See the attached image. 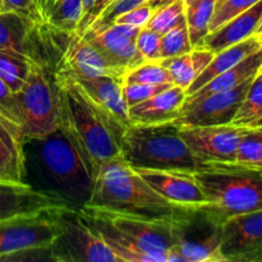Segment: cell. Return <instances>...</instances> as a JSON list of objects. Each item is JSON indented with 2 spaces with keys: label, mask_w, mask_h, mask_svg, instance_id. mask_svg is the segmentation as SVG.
Returning a JSON list of instances; mask_svg holds the SVG:
<instances>
[{
  "label": "cell",
  "mask_w": 262,
  "mask_h": 262,
  "mask_svg": "<svg viewBox=\"0 0 262 262\" xmlns=\"http://www.w3.org/2000/svg\"><path fill=\"white\" fill-rule=\"evenodd\" d=\"M83 206L155 219H171L187 209L171 204L154 191L122 156L97 169L92 192Z\"/></svg>",
  "instance_id": "obj_1"
},
{
  "label": "cell",
  "mask_w": 262,
  "mask_h": 262,
  "mask_svg": "<svg viewBox=\"0 0 262 262\" xmlns=\"http://www.w3.org/2000/svg\"><path fill=\"white\" fill-rule=\"evenodd\" d=\"M55 77L60 90V128L96 173L104 163L122 156L119 137L73 79Z\"/></svg>",
  "instance_id": "obj_2"
},
{
  "label": "cell",
  "mask_w": 262,
  "mask_h": 262,
  "mask_svg": "<svg viewBox=\"0 0 262 262\" xmlns=\"http://www.w3.org/2000/svg\"><path fill=\"white\" fill-rule=\"evenodd\" d=\"M176 120L155 124L132 123L120 136L122 158L133 168L194 173L205 165L192 154Z\"/></svg>",
  "instance_id": "obj_3"
},
{
  "label": "cell",
  "mask_w": 262,
  "mask_h": 262,
  "mask_svg": "<svg viewBox=\"0 0 262 262\" xmlns=\"http://www.w3.org/2000/svg\"><path fill=\"white\" fill-rule=\"evenodd\" d=\"M193 174L207 205L224 223L262 209V169L238 163H207Z\"/></svg>",
  "instance_id": "obj_4"
},
{
  "label": "cell",
  "mask_w": 262,
  "mask_h": 262,
  "mask_svg": "<svg viewBox=\"0 0 262 262\" xmlns=\"http://www.w3.org/2000/svg\"><path fill=\"white\" fill-rule=\"evenodd\" d=\"M40 164L58 187V194L83 206L90 199L95 181L91 165L73 141L60 127L46 137L38 138Z\"/></svg>",
  "instance_id": "obj_5"
},
{
  "label": "cell",
  "mask_w": 262,
  "mask_h": 262,
  "mask_svg": "<svg viewBox=\"0 0 262 262\" xmlns=\"http://www.w3.org/2000/svg\"><path fill=\"white\" fill-rule=\"evenodd\" d=\"M223 224L209 205L187 207L171 217L173 247L168 262H224Z\"/></svg>",
  "instance_id": "obj_6"
},
{
  "label": "cell",
  "mask_w": 262,
  "mask_h": 262,
  "mask_svg": "<svg viewBox=\"0 0 262 262\" xmlns=\"http://www.w3.org/2000/svg\"><path fill=\"white\" fill-rule=\"evenodd\" d=\"M25 140L46 137L60 127V90L55 72L33 61L25 86L14 94Z\"/></svg>",
  "instance_id": "obj_7"
},
{
  "label": "cell",
  "mask_w": 262,
  "mask_h": 262,
  "mask_svg": "<svg viewBox=\"0 0 262 262\" xmlns=\"http://www.w3.org/2000/svg\"><path fill=\"white\" fill-rule=\"evenodd\" d=\"M56 224V237L50 246L54 262H119L99 234L82 217L73 205L51 211Z\"/></svg>",
  "instance_id": "obj_8"
},
{
  "label": "cell",
  "mask_w": 262,
  "mask_h": 262,
  "mask_svg": "<svg viewBox=\"0 0 262 262\" xmlns=\"http://www.w3.org/2000/svg\"><path fill=\"white\" fill-rule=\"evenodd\" d=\"M53 210L0 222V261L50 260L56 237Z\"/></svg>",
  "instance_id": "obj_9"
},
{
  "label": "cell",
  "mask_w": 262,
  "mask_h": 262,
  "mask_svg": "<svg viewBox=\"0 0 262 262\" xmlns=\"http://www.w3.org/2000/svg\"><path fill=\"white\" fill-rule=\"evenodd\" d=\"M246 130L247 127L234 124L179 128V133L189 150L204 164L235 163L238 146Z\"/></svg>",
  "instance_id": "obj_10"
},
{
  "label": "cell",
  "mask_w": 262,
  "mask_h": 262,
  "mask_svg": "<svg viewBox=\"0 0 262 262\" xmlns=\"http://www.w3.org/2000/svg\"><path fill=\"white\" fill-rule=\"evenodd\" d=\"M253 78L232 90L215 92L200 99L186 100L176 122L181 127L232 124Z\"/></svg>",
  "instance_id": "obj_11"
},
{
  "label": "cell",
  "mask_w": 262,
  "mask_h": 262,
  "mask_svg": "<svg viewBox=\"0 0 262 262\" xmlns=\"http://www.w3.org/2000/svg\"><path fill=\"white\" fill-rule=\"evenodd\" d=\"M101 212L155 262H168L173 247L171 219H155L124 212Z\"/></svg>",
  "instance_id": "obj_12"
},
{
  "label": "cell",
  "mask_w": 262,
  "mask_h": 262,
  "mask_svg": "<svg viewBox=\"0 0 262 262\" xmlns=\"http://www.w3.org/2000/svg\"><path fill=\"white\" fill-rule=\"evenodd\" d=\"M140 30L120 23L92 26L83 37L125 76L127 72L145 61L136 48V36Z\"/></svg>",
  "instance_id": "obj_13"
},
{
  "label": "cell",
  "mask_w": 262,
  "mask_h": 262,
  "mask_svg": "<svg viewBox=\"0 0 262 262\" xmlns=\"http://www.w3.org/2000/svg\"><path fill=\"white\" fill-rule=\"evenodd\" d=\"M220 252L224 262H262V209L225 220Z\"/></svg>",
  "instance_id": "obj_14"
},
{
  "label": "cell",
  "mask_w": 262,
  "mask_h": 262,
  "mask_svg": "<svg viewBox=\"0 0 262 262\" xmlns=\"http://www.w3.org/2000/svg\"><path fill=\"white\" fill-rule=\"evenodd\" d=\"M69 78L78 84L87 99L106 118L120 140L123 132L132 124L129 110L123 96V77L101 76L94 78Z\"/></svg>",
  "instance_id": "obj_15"
},
{
  "label": "cell",
  "mask_w": 262,
  "mask_h": 262,
  "mask_svg": "<svg viewBox=\"0 0 262 262\" xmlns=\"http://www.w3.org/2000/svg\"><path fill=\"white\" fill-rule=\"evenodd\" d=\"M133 168V166H132ZM154 191L171 204L184 207L206 206L207 199L191 171L135 168Z\"/></svg>",
  "instance_id": "obj_16"
},
{
  "label": "cell",
  "mask_w": 262,
  "mask_h": 262,
  "mask_svg": "<svg viewBox=\"0 0 262 262\" xmlns=\"http://www.w3.org/2000/svg\"><path fill=\"white\" fill-rule=\"evenodd\" d=\"M55 73L79 78H94L101 76L123 77L97 49H95L83 36L69 33V42L58 63Z\"/></svg>",
  "instance_id": "obj_17"
},
{
  "label": "cell",
  "mask_w": 262,
  "mask_h": 262,
  "mask_svg": "<svg viewBox=\"0 0 262 262\" xmlns=\"http://www.w3.org/2000/svg\"><path fill=\"white\" fill-rule=\"evenodd\" d=\"M69 204L53 192L32 188L28 183L0 182V222L22 215L38 214Z\"/></svg>",
  "instance_id": "obj_18"
},
{
  "label": "cell",
  "mask_w": 262,
  "mask_h": 262,
  "mask_svg": "<svg viewBox=\"0 0 262 262\" xmlns=\"http://www.w3.org/2000/svg\"><path fill=\"white\" fill-rule=\"evenodd\" d=\"M82 217L101 237L105 245L119 258V262H155L150 255L141 250L124 232L115 227L101 211L90 207H79Z\"/></svg>",
  "instance_id": "obj_19"
},
{
  "label": "cell",
  "mask_w": 262,
  "mask_h": 262,
  "mask_svg": "<svg viewBox=\"0 0 262 262\" xmlns=\"http://www.w3.org/2000/svg\"><path fill=\"white\" fill-rule=\"evenodd\" d=\"M82 15V0H32L31 20L36 28L73 33Z\"/></svg>",
  "instance_id": "obj_20"
},
{
  "label": "cell",
  "mask_w": 262,
  "mask_h": 262,
  "mask_svg": "<svg viewBox=\"0 0 262 262\" xmlns=\"http://www.w3.org/2000/svg\"><path fill=\"white\" fill-rule=\"evenodd\" d=\"M186 99V90L171 84L146 101L129 107L130 122L136 124H155L178 119Z\"/></svg>",
  "instance_id": "obj_21"
},
{
  "label": "cell",
  "mask_w": 262,
  "mask_h": 262,
  "mask_svg": "<svg viewBox=\"0 0 262 262\" xmlns=\"http://www.w3.org/2000/svg\"><path fill=\"white\" fill-rule=\"evenodd\" d=\"M262 18V0L256 3L250 9L225 22L216 30L211 31L202 40L199 48L207 49L212 53L223 50L225 48L235 45L241 41L247 40L257 32L258 25Z\"/></svg>",
  "instance_id": "obj_22"
},
{
  "label": "cell",
  "mask_w": 262,
  "mask_h": 262,
  "mask_svg": "<svg viewBox=\"0 0 262 262\" xmlns=\"http://www.w3.org/2000/svg\"><path fill=\"white\" fill-rule=\"evenodd\" d=\"M35 25L27 15L12 9L0 10V49L33 56Z\"/></svg>",
  "instance_id": "obj_23"
},
{
  "label": "cell",
  "mask_w": 262,
  "mask_h": 262,
  "mask_svg": "<svg viewBox=\"0 0 262 262\" xmlns=\"http://www.w3.org/2000/svg\"><path fill=\"white\" fill-rule=\"evenodd\" d=\"M261 48L262 42L260 41V38L255 35L248 37L247 40L241 41V42L235 43V45H232L229 48H225L223 50L215 53L214 58L210 61L209 66L204 69V72L188 87V90L186 91L187 96H191L192 94L199 91L202 86H205L212 78L222 74L223 72L230 69L232 67L237 66L239 61H242L243 59L247 58L251 54L260 50Z\"/></svg>",
  "instance_id": "obj_24"
},
{
  "label": "cell",
  "mask_w": 262,
  "mask_h": 262,
  "mask_svg": "<svg viewBox=\"0 0 262 262\" xmlns=\"http://www.w3.org/2000/svg\"><path fill=\"white\" fill-rule=\"evenodd\" d=\"M23 142V138L0 120V182L26 183L23 181L26 170Z\"/></svg>",
  "instance_id": "obj_25"
},
{
  "label": "cell",
  "mask_w": 262,
  "mask_h": 262,
  "mask_svg": "<svg viewBox=\"0 0 262 262\" xmlns=\"http://www.w3.org/2000/svg\"><path fill=\"white\" fill-rule=\"evenodd\" d=\"M262 67V48L256 53L251 54L247 58L243 59L237 66L232 67L228 71L223 72L222 74L212 78L211 81L207 82L205 86H202L199 91L192 94L191 96H187L186 100L200 99V97L207 96V95L215 94V92L227 91L234 87L239 86L247 79L253 78L256 74L260 72Z\"/></svg>",
  "instance_id": "obj_26"
},
{
  "label": "cell",
  "mask_w": 262,
  "mask_h": 262,
  "mask_svg": "<svg viewBox=\"0 0 262 262\" xmlns=\"http://www.w3.org/2000/svg\"><path fill=\"white\" fill-rule=\"evenodd\" d=\"M212 58H214L212 51L204 48H194L193 50L183 55L161 59L160 61L170 74L173 84L187 91L194 79L209 66Z\"/></svg>",
  "instance_id": "obj_27"
},
{
  "label": "cell",
  "mask_w": 262,
  "mask_h": 262,
  "mask_svg": "<svg viewBox=\"0 0 262 262\" xmlns=\"http://www.w3.org/2000/svg\"><path fill=\"white\" fill-rule=\"evenodd\" d=\"M35 59L22 53L0 49V78L17 94L25 86Z\"/></svg>",
  "instance_id": "obj_28"
},
{
  "label": "cell",
  "mask_w": 262,
  "mask_h": 262,
  "mask_svg": "<svg viewBox=\"0 0 262 262\" xmlns=\"http://www.w3.org/2000/svg\"><path fill=\"white\" fill-rule=\"evenodd\" d=\"M215 0H196L192 4L186 5V22L188 28L189 40L192 46L199 48L205 37L210 32V23L214 15Z\"/></svg>",
  "instance_id": "obj_29"
},
{
  "label": "cell",
  "mask_w": 262,
  "mask_h": 262,
  "mask_svg": "<svg viewBox=\"0 0 262 262\" xmlns=\"http://www.w3.org/2000/svg\"><path fill=\"white\" fill-rule=\"evenodd\" d=\"M262 118V74L257 73L243 99L232 124L247 127L250 123Z\"/></svg>",
  "instance_id": "obj_30"
},
{
  "label": "cell",
  "mask_w": 262,
  "mask_h": 262,
  "mask_svg": "<svg viewBox=\"0 0 262 262\" xmlns=\"http://www.w3.org/2000/svg\"><path fill=\"white\" fill-rule=\"evenodd\" d=\"M192 50H193V46L189 40L186 15H183L174 27H171L164 35H161L160 60L183 55V54L189 53Z\"/></svg>",
  "instance_id": "obj_31"
},
{
  "label": "cell",
  "mask_w": 262,
  "mask_h": 262,
  "mask_svg": "<svg viewBox=\"0 0 262 262\" xmlns=\"http://www.w3.org/2000/svg\"><path fill=\"white\" fill-rule=\"evenodd\" d=\"M235 163L262 169V130L247 127L238 146Z\"/></svg>",
  "instance_id": "obj_32"
},
{
  "label": "cell",
  "mask_w": 262,
  "mask_h": 262,
  "mask_svg": "<svg viewBox=\"0 0 262 262\" xmlns=\"http://www.w3.org/2000/svg\"><path fill=\"white\" fill-rule=\"evenodd\" d=\"M125 83L168 84L173 83L169 72L160 60L143 61L142 64L127 72L123 78Z\"/></svg>",
  "instance_id": "obj_33"
},
{
  "label": "cell",
  "mask_w": 262,
  "mask_h": 262,
  "mask_svg": "<svg viewBox=\"0 0 262 262\" xmlns=\"http://www.w3.org/2000/svg\"><path fill=\"white\" fill-rule=\"evenodd\" d=\"M184 12H186L184 0H177L171 4L152 10V14H151L146 27L160 33V35H164L166 31H169L178 23V20L184 15Z\"/></svg>",
  "instance_id": "obj_34"
},
{
  "label": "cell",
  "mask_w": 262,
  "mask_h": 262,
  "mask_svg": "<svg viewBox=\"0 0 262 262\" xmlns=\"http://www.w3.org/2000/svg\"><path fill=\"white\" fill-rule=\"evenodd\" d=\"M0 120L8 125L14 133L25 140L22 132V122H20L19 110L15 102L14 94L9 87L0 78Z\"/></svg>",
  "instance_id": "obj_35"
},
{
  "label": "cell",
  "mask_w": 262,
  "mask_h": 262,
  "mask_svg": "<svg viewBox=\"0 0 262 262\" xmlns=\"http://www.w3.org/2000/svg\"><path fill=\"white\" fill-rule=\"evenodd\" d=\"M260 0H224L222 4H219L215 8L214 15L211 18V23H210V32L219 28L220 26H223L225 22L234 18L235 15L250 9L251 7H253Z\"/></svg>",
  "instance_id": "obj_36"
},
{
  "label": "cell",
  "mask_w": 262,
  "mask_h": 262,
  "mask_svg": "<svg viewBox=\"0 0 262 262\" xmlns=\"http://www.w3.org/2000/svg\"><path fill=\"white\" fill-rule=\"evenodd\" d=\"M173 83L168 84H148V83H125L123 81V96L128 109L135 105L146 101L150 97L155 96L159 92L164 91Z\"/></svg>",
  "instance_id": "obj_37"
},
{
  "label": "cell",
  "mask_w": 262,
  "mask_h": 262,
  "mask_svg": "<svg viewBox=\"0 0 262 262\" xmlns=\"http://www.w3.org/2000/svg\"><path fill=\"white\" fill-rule=\"evenodd\" d=\"M136 48L145 61L160 60L161 35L147 27L141 28L136 36Z\"/></svg>",
  "instance_id": "obj_38"
},
{
  "label": "cell",
  "mask_w": 262,
  "mask_h": 262,
  "mask_svg": "<svg viewBox=\"0 0 262 262\" xmlns=\"http://www.w3.org/2000/svg\"><path fill=\"white\" fill-rule=\"evenodd\" d=\"M147 2L148 0H114V2L104 10V13L97 18V20L92 26L112 25V23L114 22L119 15H122L123 13L128 12V10L133 9V8L140 7V5L147 4Z\"/></svg>",
  "instance_id": "obj_39"
},
{
  "label": "cell",
  "mask_w": 262,
  "mask_h": 262,
  "mask_svg": "<svg viewBox=\"0 0 262 262\" xmlns=\"http://www.w3.org/2000/svg\"><path fill=\"white\" fill-rule=\"evenodd\" d=\"M151 14H152V9L148 7V4H143L123 13L113 23H120V25L132 26V27L136 28H143L147 25Z\"/></svg>",
  "instance_id": "obj_40"
},
{
  "label": "cell",
  "mask_w": 262,
  "mask_h": 262,
  "mask_svg": "<svg viewBox=\"0 0 262 262\" xmlns=\"http://www.w3.org/2000/svg\"><path fill=\"white\" fill-rule=\"evenodd\" d=\"M114 0H95L94 5L90 8V10H87L83 14V17L79 20L78 26H77L76 33L79 36H83L87 31L90 30L92 25L97 20V18L104 13V10L109 7Z\"/></svg>",
  "instance_id": "obj_41"
},
{
  "label": "cell",
  "mask_w": 262,
  "mask_h": 262,
  "mask_svg": "<svg viewBox=\"0 0 262 262\" xmlns=\"http://www.w3.org/2000/svg\"><path fill=\"white\" fill-rule=\"evenodd\" d=\"M7 9L15 10L18 13L27 15L31 19V10H32V0H3Z\"/></svg>",
  "instance_id": "obj_42"
},
{
  "label": "cell",
  "mask_w": 262,
  "mask_h": 262,
  "mask_svg": "<svg viewBox=\"0 0 262 262\" xmlns=\"http://www.w3.org/2000/svg\"><path fill=\"white\" fill-rule=\"evenodd\" d=\"M174 2H177V0H148L147 4L151 9L155 10V9H159V8H161V7H165V5H168V4H171V3H174Z\"/></svg>",
  "instance_id": "obj_43"
},
{
  "label": "cell",
  "mask_w": 262,
  "mask_h": 262,
  "mask_svg": "<svg viewBox=\"0 0 262 262\" xmlns=\"http://www.w3.org/2000/svg\"><path fill=\"white\" fill-rule=\"evenodd\" d=\"M95 0H82V5H83V14L87 12V10H90V8L94 5ZM83 17V15H82Z\"/></svg>",
  "instance_id": "obj_44"
},
{
  "label": "cell",
  "mask_w": 262,
  "mask_h": 262,
  "mask_svg": "<svg viewBox=\"0 0 262 262\" xmlns=\"http://www.w3.org/2000/svg\"><path fill=\"white\" fill-rule=\"evenodd\" d=\"M247 127L248 128H257V129L262 130V118H260V119H257V120H255V122L250 123Z\"/></svg>",
  "instance_id": "obj_45"
},
{
  "label": "cell",
  "mask_w": 262,
  "mask_h": 262,
  "mask_svg": "<svg viewBox=\"0 0 262 262\" xmlns=\"http://www.w3.org/2000/svg\"><path fill=\"white\" fill-rule=\"evenodd\" d=\"M5 9H7V8H5L4 2H3V0H0V10H5Z\"/></svg>",
  "instance_id": "obj_46"
},
{
  "label": "cell",
  "mask_w": 262,
  "mask_h": 262,
  "mask_svg": "<svg viewBox=\"0 0 262 262\" xmlns=\"http://www.w3.org/2000/svg\"><path fill=\"white\" fill-rule=\"evenodd\" d=\"M262 31V18H261V22H260V25H258V28H257V32H256V35H258V33H260Z\"/></svg>",
  "instance_id": "obj_47"
},
{
  "label": "cell",
  "mask_w": 262,
  "mask_h": 262,
  "mask_svg": "<svg viewBox=\"0 0 262 262\" xmlns=\"http://www.w3.org/2000/svg\"><path fill=\"white\" fill-rule=\"evenodd\" d=\"M193 2H196V0H184V3H186V5H189L192 4Z\"/></svg>",
  "instance_id": "obj_48"
},
{
  "label": "cell",
  "mask_w": 262,
  "mask_h": 262,
  "mask_svg": "<svg viewBox=\"0 0 262 262\" xmlns=\"http://www.w3.org/2000/svg\"><path fill=\"white\" fill-rule=\"evenodd\" d=\"M223 2H224V0H215V4H216V7H217V5L222 4Z\"/></svg>",
  "instance_id": "obj_49"
},
{
  "label": "cell",
  "mask_w": 262,
  "mask_h": 262,
  "mask_svg": "<svg viewBox=\"0 0 262 262\" xmlns=\"http://www.w3.org/2000/svg\"><path fill=\"white\" fill-rule=\"evenodd\" d=\"M256 36H257V37L260 38V41H261V42H262V31H261L260 33H258V35H256Z\"/></svg>",
  "instance_id": "obj_50"
},
{
  "label": "cell",
  "mask_w": 262,
  "mask_h": 262,
  "mask_svg": "<svg viewBox=\"0 0 262 262\" xmlns=\"http://www.w3.org/2000/svg\"><path fill=\"white\" fill-rule=\"evenodd\" d=\"M258 73H261V74H262V67H261V69H260V72H258Z\"/></svg>",
  "instance_id": "obj_51"
}]
</instances>
